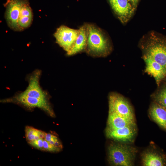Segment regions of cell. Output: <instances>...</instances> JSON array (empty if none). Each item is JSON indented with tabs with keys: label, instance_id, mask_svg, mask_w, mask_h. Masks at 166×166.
<instances>
[{
	"label": "cell",
	"instance_id": "6da1fadb",
	"mask_svg": "<svg viewBox=\"0 0 166 166\" xmlns=\"http://www.w3.org/2000/svg\"><path fill=\"white\" fill-rule=\"evenodd\" d=\"M137 149L126 144H112L108 148V160L113 166H132Z\"/></svg>",
	"mask_w": 166,
	"mask_h": 166
},
{
	"label": "cell",
	"instance_id": "7a4b0ae2",
	"mask_svg": "<svg viewBox=\"0 0 166 166\" xmlns=\"http://www.w3.org/2000/svg\"><path fill=\"white\" fill-rule=\"evenodd\" d=\"M144 54L166 68V38L152 35L144 45Z\"/></svg>",
	"mask_w": 166,
	"mask_h": 166
},
{
	"label": "cell",
	"instance_id": "3957f363",
	"mask_svg": "<svg viewBox=\"0 0 166 166\" xmlns=\"http://www.w3.org/2000/svg\"><path fill=\"white\" fill-rule=\"evenodd\" d=\"M87 45L89 50L97 55L105 54L108 50L107 42L101 32L93 26H87Z\"/></svg>",
	"mask_w": 166,
	"mask_h": 166
},
{
	"label": "cell",
	"instance_id": "277c9868",
	"mask_svg": "<svg viewBox=\"0 0 166 166\" xmlns=\"http://www.w3.org/2000/svg\"><path fill=\"white\" fill-rule=\"evenodd\" d=\"M109 111L126 118L135 120L132 108L123 96L117 93H111L109 97Z\"/></svg>",
	"mask_w": 166,
	"mask_h": 166
},
{
	"label": "cell",
	"instance_id": "5b68a950",
	"mask_svg": "<svg viewBox=\"0 0 166 166\" xmlns=\"http://www.w3.org/2000/svg\"><path fill=\"white\" fill-rule=\"evenodd\" d=\"M3 102H13L22 104L30 108L38 107L47 113L50 116H55L54 113L48 100L33 98L23 95L20 93L13 97L3 100Z\"/></svg>",
	"mask_w": 166,
	"mask_h": 166
},
{
	"label": "cell",
	"instance_id": "8992f818",
	"mask_svg": "<svg viewBox=\"0 0 166 166\" xmlns=\"http://www.w3.org/2000/svg\"><path fill=\"white\" fill-rule=\"evenodd\" d=\"M79 33V30L64 26L58 28L54 34L56 42L67 53L74 44Z\"/></svg>",
	"mask_w": 166,
	"mask_h": 166
},
{
	"label": "cell",
	"instance_id": "52a82bcc",
	"mask_svg": "<svg viewBox=\"0 0 166 166\" xmlns=\"http://www.w3.org/2000/svg\"><path fill=\"white\" fill-rule=\"evenodd\" d=\"M41 71H35L28 77V85L26 89L20 93L24 96L41 100H48V95L42 90L39 84Z\"/></svg>",
	"mask_w": 166,
	"mask_h": 166
},
{
	"label": "cell",
	"instance_id": "ba28073f",
	"mask_svg": "<svg viewBox=\"0 0 166 166\" xmlns=\"http://www.w3.org/2000/svg\"><path fill=\"white\" fill-rule=\"evenodd\" d=\"M27 0H9L6 4L5 17L8 26L14 31H21L18 25L20 11Z\"/></svg>",
	"mask_w": 166,
	"mask_h": 166
},
{
	"label": "cell",
	"instance_id": "9c48e42d",
	"mask_svg": "<svg viewBox=\"0 0 166 166\" xmlns=\"http://www.w3.org/2000/svg\"><path fill=\"white\" fill-rule=\"evenodd\" d=\"M136 124L125 127L122 128L110 129L106 128L107 137L114 140L124 143L132 142L137 133Z\"/></svg>",
	"mask_w": 166,
	"mask_h": 166
},
{
	"label": "cell",
	"instance_id": "30bf717a",
	"mask_svg": "<svg viewBox=\"0 0 166 166\" xmlns=\"http://www.w3.org/2000/svg\"><path fill=\"white\" fill-rule=\"evenodd\" d=\"M114 11L122 22L130 19L135 10L130 0H108Z\"/></svg>",
	"mask_w": 166,
	"mask_h": 166
},
{
	"label": "cell",
	"instance_id": "8fae6325",
	"mask_svg": "<svg viewBox=\"0 0 166 166\" xmlns=\"http://www.w3.org/2000/svg\"><path fill=\"white\" fill-rule=\"evenodd\" d=\"M143 58L145 64V72L154 78L159 86L166 77V68L145 55H143Z\"/></svg>",
	"mask_w": 166,
	"mask_h": 166
},
{
	"label": "cell",
	"instance_id": "7c38bea8",
	"mask_svg": "<svg viewBox=\"0 0 166 166\" xmlns=\"http://www.w3.org/2000/svg\"><path fill=\"white\" fill-rule=\"evenodd\" d=\"M142 165L144 166H163L166 164V157L162 154L148 150L141 155Z\"/></svg>",
	"mask_w": 166,
	"mask_h": 166
},
{
	"label": "cell",
	"instance_id": "4fadbf2b",
	"mask_svg": "<svg viewBox=\"0 0 166 166\" xmlns=\"http://www.w3.org/2000/svg\"><path fill=\"white\" fill-rule=\"evenodd\" d=\"M149 114L152 119L166 131V109L154 102L150 106Z\"/></svg>",
	"mask_w": 166,
	"mask_h": 166
},
{
	"label": "cell",
	"instance_id": "5bb4252c",
	"mask_svg": "<svg viewBox=\"0 0 166 166\" xmlns=\"http://www.w3.org/2000/svg\"><path fill=\"white\" fill-rule=\"evenodd\" d=\"M106 128L116 129L136 124L134 120L121 116L116 113L109 111Z\"/></svg>",
	"mask_w": 166,
	"mask_h": 166
},
{
	"label": "cell",
	"instance_id": "9a60e30c",
	"mask_svg": "<svg viewBox=\"0 0 166 166\" xmlns=\"http://www.w3.org/2000/svg\"><path fill=\"white\" fill-rule=\"evenodd\" d=\"M84 26L79 30V33L76 41L70 50L67 53L68 55H72L83 50L87 44L88 32Z\"/></svg>",
	"mask_w": 166,
	"mask_h": 166
},
{
	"label": "cell",
	"instance_id": "2e32d148",
	"mask_svg": "<svg viewBox=\"0 0 166 166\" xmlns=\"http://www.w3.org/2000/svg\"><path fill=\"white\" fill-rule=\"evenodd\" d=\"M154 102L166 109V85L164 86L153 96Z\"/></svg>",
	"mask_w": 166,
	"mask_h": 166
},
{
	"label": "cell",
	"instance_id": "e0dca14e",
	"mask_svg": "<svg viewBox=\"0 0 166 166\" xmlns=\"http://www.w3.org/2000/svg\"><path fill=\"white\" fill-rule=\"evenodd\" d=\"M38 131V130L31 127H26L25 129L26 137L29 143L40 138Z\"/></svg>",
	"mask_w": 166,
	"mask_h": 166
},
{
	"label": "cell",
	"instance_id": "ac0fdd59",
	"mask_svg": "<svg viewBox=\"0 0 166 166\" xmlns=\"http://www.w3.org/2000/svg\"><path fill=\"white\" fill-rule=\"evenodd\" d=\"M33 18V17L23 16L19 17L18 25L21 31L30 26Z\"/></svg>",
	"mask_w": 166,
	"mask_h": 166
},
{
	"label": "cell",
	"instance_id": "d6986e66",
	"mask_svg": "<svg viewBox=\"0 0 166 166\" xmlns=\"http://www.w3.org/2000/svg\"><path fill=\"white\" fill-rule=\"evenodd\" d=\"M44 150L51 152H57L60 151L61 148L52 145L45 140H43Z\"/></svg>",
	"mask_w": 166,
	"mask_h": 166
},
{
	"label": "cell",
	"instance_id": "ffe728a7",
	"mask_svg": "<svg viewBox=\"0 0 166 166\" xmlns=\"http://www.w3.org/2000/svg\"><path fill=\"white\" fill-rule=\"evenodd\" d=\"M29 143L33 147L39 149L44 150L43 149V140L39 138L38 140H35Z\"/></svg>",
	"mask_w": 166,
	"mask_h": 166
},
{
	"label": "cell",
	"instance_id": "44dd1931",
	"mask_svg": "<svg viewBox=\"0 0 166 166\" xmlns=\"http://www.w3.org/2000/svg\"><path fill=\"white\" fill-rule=\"evenodd\" d=\"M38 136L40 138L45 140L46 133L42 131L38 130Z\"/></svg>",
	"mask_w": 166,
	"mask_h": 166
},
{
	"label": "cell",
	"instance_id": "7402d4cb",
	"mask_svg": "<svg viewBox=\"0 0 166 166\" xmlns=\"http://www.w3.org/2000/svg\"><path fill=\"white\" fill-rule=\"evenodd\" d=\"M53 135L49 133H46L45 140L49 142L50 141Z\"/></svg>",
	"mask_w": 166,
	"mask_h": 166
},
{
	"label": "cell",
	"instance_id": "603a6c76",
	"mask_svg": "<svg viewBox=\"0 0 166 166\" xmlns=\"http://www.w3.org/2000/svg\"><path fill=\"white\" fill-rule=\"evenodd\" d=\"M133 7L135 10L137 6V5L139 0H130Z\"/></svg>",
	"mask_w": 166,
	"mask_h": 166
},
{
	"label": "cell",
	"instance_id": "cb8c5ba5",
	"mask_svg": "<svg viewBox=\"0 0 166 166\" xmlns=\"http://www.w3.org/2000/svg\"><path fill=\"white\" fill-rule=\"evenodd\" d=\"M54 145L61 149L62 148V146L61 143L58 140H57L55 142Z\"/></svg>",
	"mask_w": 166,
	"mask_h": 166
}]
</instances>
